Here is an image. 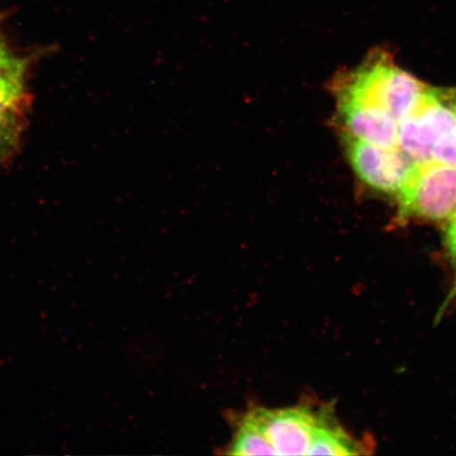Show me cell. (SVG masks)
<instances>
[{
  "label": "cell",
  "mask_w": 456,
  "mask_h": 456,
  "mask_svg": "<svg viewBox=\"0 0 456 456\" xmlns=\"http://www.w3.org/2000/svg\"><path fill=\"white\" fill-rule=\"evenodd\" d=\"M362 453V447L321 415L315 436L307 455H354Z\"/></svg>",
  "instance_id": "7"
},
{
  "label": "cell",
  "mask_w": 456,
  "mask_h": 456,
  "mask_svg": "<svg viewBox=\"0 0 456 456\" xmlns=\"http://www.w3.org/2000/svg\"><path fill=\"white\" fill-rule=\"evenodd\" d=\"M454 290H455V293H456V287H455Z\"/></svg>",
  "instance_id": "11"
},
{
  "label": "cell",
  "mask_w": 456,
  "mask_h": 456,
  "mask_svg": "<svg viewBox=\"0 0 456 456\" xmlns=\"http://www.w3.org/2000/svg\"><path fill=\"white\" fill-rule=\"evenodd\" d=\"M230 448L233 455H277L254 412L245 416Z\"/></svg>",
  "instance_id": "8"
},
{
  "label": "cell",
  "mask_w": 456,
  "mask_h": 456,
  "mask_svg": "<svg viewBox=\"0 0 456 456\" xmlns=\"http://www.w3.org/2000/svg\"><path fill=\"white\" fill-rule=\"evenodd\" d=\"M330 89L336 102L379 108L399 124L419 105L427 86L393 64L383 51H375L355 70L336 77Z\"/></svg>",
  "instance_id": "1"
},
{
  "label": "cell",
  "mask_w": 456,
  "mask_h": 456,
  "mask_svg": "<svg viewBox=\"0 0 456 456\" xmlns=\"http://www.w3.org/2000/svg\"><path fill=\"white\" fill-rule=\"evenodd\" d=\"M446 239L450 256H452L456 266V210L452 218L449 219Z\"/></svg>",
  "instance_id": "10"
},
{
  "label": "cell",
  "mask_w": 456,
  "mask_h": 456,
  "mask_svg": "<svg viewBox=\"0 0 456 456\" xmlns=\"http://www.w3.org/2000/svg\"><path fill=\"white\" fill-rule=\"evenodd\" d=\"M254 414L277 455H307L321 415L305 407L256 409Z\"/></svg>",
  "instance_id": "5"
},
{
  "label": "cell",
  "mask_w": 456,
  "mask_h": 456,
  "mask_svg": "<svg viewBox=\"0 0 456 456\" xmlns=\"http://www.w3.org/2000/svg\"><path fill=\"white\" fill-rule=\"evenodd\" d=\"M397 200L401 218H452L456 210V167L436 159L415 163Z\"/></svg>",
  "instance_id": "3"
},
{
  "label": "cell",
  "mask_w": 456,
  "mask_h": 456,
  "mask_svg": "<svg viewBox=\"0 0 456 456\" xmlns=\"http://www.w3.org/2000/svg\"><path fill=\"white\" fill-rule=\"evenodd\" d=\"M456 133V88L427 87L415 110L398 125V148L414 163L433 159L438 141Z\"/></svg>",
  "instance_id": "2"
},
{
  "label": "cell",
  "mask_w": 456,
  "mask_h": 456,
  "mask_svg": "<svg viewBox=\"0 0 456 456\" xmlns=\"http://www.w3.org/2000/svg\"><path fill=\"white\" fill-rule=\"evenodd\" d=\"M336 126L370 144L398 148V122L379 108L351 102H336Z\"/></svg>",
  "instance_id": "6"
},
{
  "label": "cell",
  "mask_w": 456,
  "mask_h": 456,
  "mask_svg": "<svg viewBox=\"0 0 456 456\" xmlns=\"http://www.w3.org/2000/svg\"><path fill=\"white\" fill-rule=\"evenodd\" d=\"M347 159L362 183L385 195L401 192L415 163L399 148L370 144L355 136L340 134Z\"/></svg>",
  "instance_id": "4"
},
{
  "label": "cell",
  "mask_w": 456,
  "mask_h": 456,
  "mask_svg": "<svg viewBox=\"0 0 456 456\" xmlns=\"http://www.w3.org/2000/svg\"><path fill=\"white\" fill-rule=\"evenodd\" d=\"M433 159L456 167V133L436 142L433 148Z\"/></svg>",
  "instance_id": "9"
}]
</instances>
